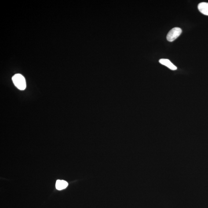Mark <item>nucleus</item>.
<instances>
[{"instance_id": "obj_1", "label": "nucleus", "mask_w": 208, "mask_h": 208, "mask_svg": "<svg viewBox=\"0 0 208 208\" xmlns=\"http://www.w3.org/2000/svg\"><path fill=\"white\" fill-rule=\"evenodd\" d=\"M15 86L20 90H24L26 87L24 77L20 74H15L12 78Z\"/></svg>"}, {"instance_id": "obj_2", "label": "nucleus", "mask_w": 208, "mask_h": 208, "mask_svg": "<svg viewBox=\"0 0 208 208\" xmlns=\"http://www.w3.org/2000/svg\"><path fill=\"white\" fill-rule=\"evenodd\" d=\"M182 32V30L181 28L178 27H174L168 33L166 39L169 42H172L180 36Z\"/></svg>"}, {"instance_id": "obj_3", "label": "nucleus", "mask_w": 208, "mask_h": 208, "mask_svg": "<svg viewBox=\"0 0 208 208\" xmlns=\"http://www.w3.org/2000/svg\"><path fill=\"white\" fill-rule=\"evenodd\" d=\"M159 62L163 65L170 70H175L177 69V67L172 63L169 60L166 59H162L159 60Z\"/></svg>"}, {"instance_id": "obj_4", "label": "nucleus", "mask_w": 208, "mask_h": 208, "mask_svg": "<svg viewBox=\"0 0 208 208\" xmlns=\"http://www.w3.org/2000/svg\"><path fill=\"white\" fill-rule=\"evenodd\" d=\"M198 8L201 13L208 16V3L201 2L198 5Z\"/></svg>"}, {"instance_id": "obj_5", "label": "nucleus", "mask_w": 208, "mask_h": 208, "mask_svg": "<svg viewBox=\"0 0 208 208\" xmlns=\"http://www.w3.org/2000/svg\"><path fill=\"white\" fill-rule=\"evenodd\" d=\"M68 183L67 182L63 180H57L56 181V189L59 191L65 189L68 186Z\"/></svg>"}]
</instances>
